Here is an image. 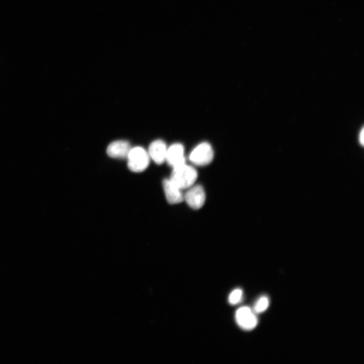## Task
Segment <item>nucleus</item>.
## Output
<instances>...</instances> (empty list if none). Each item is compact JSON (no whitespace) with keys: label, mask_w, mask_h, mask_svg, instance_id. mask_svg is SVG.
<instances>
[{"label":"nucleus","mask_w":364,"mask_h":364,"mask_svg":"<svg viewBox=\"0 0 364 364\" xmlns=\"http://www.w3.org/2000/svg\"><path fill=\"white\" fill-rule=\"evenodd\" d=\"M197 176L196 170L185 163L173 168L169 179L182 190L194 185Z\"/></svg>","instance_id":"f257e3e1"},{"label":"nucleus","mask_w":364,"mask_h":364,"mask_svg":"<svg viewBox=\"0 0 364 364\" xmlns=\"http://www.w3.org/2000/svg\"><path fill=\"white\" fill-rule=\"evenodd\" d=\"M150 158L148 152L143 148H131L127 157L128 167L133 172H142L148 166Z\"/></svg>","instance_id":"f03ea898"},{"label":"nucleus","mask_w":364,"mask_h":364,"mask_svg":"<svg viewBox=\"0 0 364 364\" xmlns=\"http://www.w3.org/2000/svg\"><path fill=\"white\" fill-rule=\"evenodd\" d=\"M212 148L207 142L197 145L191 152L189 159L194 164L204 166L209 164L213 158Z\"/></svg>","instance_id":"7ed1b4c3"},{"label":"nucleus","mask_w":364,"mask_h":364,"mask_svg":"<svg viewBox=\"0 0 364 364\" xmlns=\"http://www.w3.org/2000/svg\"><path fill=\"white\" fill-rule=\"evenodd\" d=\"M184 195V200L188 205L194 209L201 208L205 201V193L202 186L193 185L188 189Z\"/></svg>","instance_id":"20e7f679"},{"label":"nucleus","mask_w":364,"mask_h":364,"mask_svg":"<svg viewBox=\"0 0 364 364\" xmlns=\"http://www.w3.org/2000/svg\"><path fill=\"white\" fill-rule=\"evenodd\" d=\"M235 318L238 325L245 330L254 329L258 322L256 316L247 306L239 308L236 311Z\"/></svg>","instance_id":"39448f33"},{"label":"nucleus","mask_w":364,"mask_h":364,"mask_svg":"<svg viewBox=\"0 0 364 364\" xmlns=\"http://www.w3.org/2000/svg\"><path fill=\"white\" fill-rule=\"evenodd\" d=\"M173 168L185 163L184 148L180 143H174L167 148L166 160Z\"/></svg>","instance_id":"423d86ee"},{"label":"nucleus","mask_w":364,"mask_h":364,"mask_svg":"<svg viewBox=\"0 0 364 364\" xmlns=\"http://www.w3.org/2000/svg\"><path fill=\"white\" fill-rule=\"evenodd\" d=\"M163 187L166 198L170 204H178L184 200L181 190L169 179H164L163 180Z\"/></svg>","instance_id":"0eeeda50"},{"label":"nucleus","mask_w":364,"mask_h":364,"mask_svg":"<svg viewBox=\"0 0 364 364\" xmlns=\"http://www.w3.org/2000/svg\"><path fill=\"white\" fill-rule=\"evenodd\" d=\"M167 148L165 142L157 140L151 143L149 147V155L157 164H161L166 160Z\"/></svg>","instance_id":"6e6552de"},{"label":"nucleus","mask_w":364,"mask_h":364,"mask_svg":"<svg viewBox=\"0 0 364 364\" xmlns=\"http://www.w3.org/2000/svg\"><path fill=\"white\" fill-rule=\"evenodd\" d=\"M131 149L129 143L125 141L119 140L111 143L107 148V153L111 157L115 158H127Z\"/></svg>","instance_id":"1a4fd4ad"},{"label":"nucleus","mask_w":364,"mask_h":364,"mask_svg":"<svg viewBox=\"0 0 364 364\" xmlns=\"http://www.w3.org/2000/svg\"><path fill=\"white\" fill-rule=\"evenodd\" d=\"M269 301L267 297H261L258 299L254 306L255 311L259 313L265 310L268 306Z\"/></svg>","instance_id":"9d476101"},{"label":"nucleus","mask_w":364,"mask_h":364,"mask_svg":"<svg viewBox=\"0 0 364 364\" xmlns=\"http://www.w3.org/2000/svg\"><path fill=\"white\" fill-rule=\"evenodd\" d=\"M242 296V290L240 289H236L232 291L229 295V302L231 304H236L241 301Z\"/></svg>","instance_id":"9b49d317"},{"label":"nucleus","mask_w":364,"mask_h":364,"mask_svg":"<svg viewBox=\"0 0 364 364\" xmlns=\"http://www.w3.org/2000/svg\"><path fill=\"white\" fill-rule=\"evenodd\" d=\"M359 142H360V144L362 146L363 145V128H362L361 130L360 131L359 135Z\"/></svg>","instance_id":"f8f14e48"}]
</instances>
